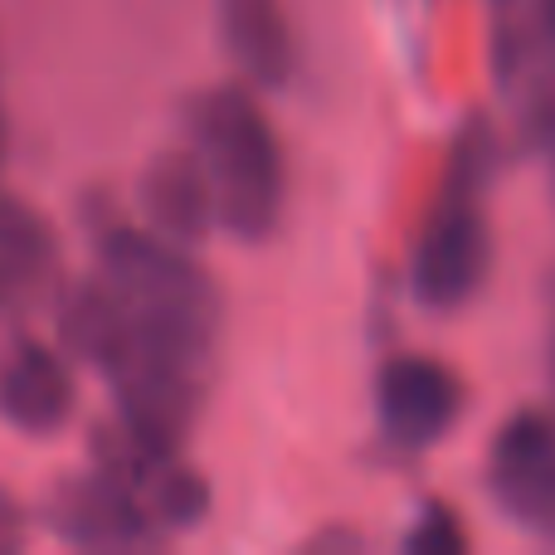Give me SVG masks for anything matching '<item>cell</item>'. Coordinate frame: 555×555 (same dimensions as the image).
<instances>
[{"mask_svg": "<svg viewBox=\"0 0 555 555\" xmlns=\"http://www.w3.org/2000/svg\"><path fill=\"white\" fill-rule=\"evenodd\" d=\"M191 156L210 181L220 230L244 244H263L283 220V142L269 113L244 83H220L191 103Z\"/></svg>", "mask_w": 555, "mask_h": 555, "instance_id": "6da1fadb", "label": "cell"}, {"mask_svg": "<svg viewBox=\"0 0 555 555\" xmlns=\"http://www.w3.org/2000/svg\"><path fill=\"white\" fill-rule=\"evenodd\" d=\"M492 166H498V137H492L488 117H473L453 142L439 201L429 205V220H424L420 244H414V293L424 307L453 312L488 278L492 244L482 195H488Z\"/></svg>", "mask_w": 555, "mask_h": 555, "instance_id": "7a4b0ae2", "label": "cell"}, {"mask_svg": "<svg viewBox=\"0 0 555 555\" xmlns=\"http://www.w3.org/2000/svg\"><path fill=\"white\" fill-rule=\"evenodd\" d=\"M93 254H98V278L113 283L127 302H137L166 332L185 336V341L205 346V351L215 346L220 293L195 263V249L162 240L146 224L103 220L93 224Z\"/></svg>", "mask_w": 555, "mask_h": 555, "instance_id": "3957f363", "label": "cell"}, {"mask_svg": "<svg viewBox=\"0 0 555 555\" xmlns=\"http://www.w3.org/2000/svg\"><path fill=\"white\" fill-rule=\"evenodd\" d=\"M44 527L74 551H156L171 541L137 492L98 468L64 473L44 492Z\"/></svg>", "mask_w": 555, "mask_h": 555, "instance_id": "277c9868", "label": "cell"}, {"mask_svg": "<svg viewBox=\"0 0 555 555\" xmlns=\"http://www.w3.org/2000/svg\"><path fill=\"white\" fill-rule=\"evenodd\" d=\"M488 488L512 521L531 531H555V420L541 410H517L498 429L488 453Z\"/></svg>", "mask_w": 555, "mask_h": 555, "instance_id": "5b68a950", "label": "cell"}, {"mask_svg": "<svg viewBox=\"0 0 555 555\" xmlns=\"http://www.w3.org/2000/svg\"><path fill=\"white\" fill-rule=\"evenodd\" d=\"M375 414L390 443L434 449L463 414V380L439 356H390L375 380Z\"/></svg>", "mask_w": 555, "mask_h": 555, "instance_id": "8992f818", "label": "cell"}, {"mask_svg": "<svg viewBox=\"0 0 555 555\" xmlns=\"http://www.w3.org/2000/svg\"><path fill=\"white\" fill-rule=\"evenodd\" d=\"M78 410V380L68 351L39 341V336H15L0 346V424L49 439L59 434Z\"/></svg>", "mask_w": 555, "mask_h": 555, "instance_id": "52a82bcc", "label": "cell"}, {"mask_svg": "<svg viewBox=\"0 0 555 555\" xmlns=\"http://www.w3.org/2000/svg\"><path fill=\"white\" fill-rule=\"evenodd\" d=\"M137 210H142L146 230H156L171 244H185V249H205V240L220 230L210 181H205L201 162L191 156V146L162 152L146 166L142 191H137Z\"/></svg>", "mask_w": 555, "mask_h": 555, "instance_id": "ba28073f", "label": "cell"}, {"mask_svg": "<svg viewBox=\"0 0 555 555\" xmlns=\"http://www.w3.org/2000/svg\"><path fill=\"white\" fill-rule=\"evenodd\" d=\"M224 59L249 88H283L297 68V35L283 0H220L215 5Z\"/></svg>", "mask_w": 555, "mask_h": 555, "instance_id": "9c48e42d", "label": "cell"}, {"mask_svg": "<svg viewBox=\"0 0 555 555\" xmlns=\"http://www.w3.org/2000/svg\"><path fill=\"white\" fill-rule=\"evenodd\" d=\"M54 269L59 244L44 215L35 205H25L20 195H0V302H5V312H20L25 302H35L54 283Z\"/></svg>", "mask_w": 555, "mask_h": 555, "instance_id": "30bf717a", "label": "cell"}, {"mask_svg": "<svg viewBox=\"0 0 555 555\" xmlns=\"http://www.w3.org/2000/svg\"><path fill=\"white\" fill-rule=\"evenodd\" d=\"M142 507L152 512V521L166 537H181V531L205 527L210 517V482L201 468H191L185 459H176L166 473H156L142 492Z\"/></svg>", "mask_w": 555, "mask_h": 555, "instance_id": "8fae6325", "label": "cell"}, {"mask_svg": "<svg viewBox=\"0 0 555 555\" xmlns=\"http://www.w3.org/2000/svg\"><path fill=\"white\" fill-rule=\"evenodd\" d=\"M404 551L410 555H463L468 551V531H463L453 507L429 502V507L414 517V527L404 531Z\"/></svg>", "mask_w": 555, "mask_h": 555, "instance_id": "7c38bea8", "label": "cell"}, {"mask_svg": "<svg viewBox=\"0 0 555 555\" xmlns=\"http://www.w3.org/2000/svg\"><path fill=\"white\" fill-rule=\"evenodd\" d=\"M29 541V517L5 488H0V555H20Z\"/></svg>", "mask_w": 555, "mask_h": 555, "instance_id": "4fadbf2b", "label": "cell"}, {"mask_svg": "<svg viewBox=\"0 0 555 555\" xmlns=\"http://www.w3.org/2000/svg\"><path fill=\"white\" fill-rule=\"evenodd\" d=\"M365 541L356 537V531H317L312 541H307V551H361Z\"/></svg>", "mask_w": 555, "mask_h": 555, "instance_id": "5bb4252c", "label": "cell"}, {"mask_svg": "<svg viewBox=\"0 0 555 555\" xmlns=\"http://www.w3.org/2000/svg\"><path fill=\"white\" fill-rule=\"evenodd\" d=\"M0 162H5V103H0Z\"/></svg>", "mask_w": 555, "mask_h": 555, "instance_id": "9a60e30c", "label": "cell"}, {"mask_svg": "<svg viewBox=\"0 0 555 555\" xmlns=\"http://www.w3.org/2000/svg\"><path fill=\"white\" fill-rule=\"evenodd\" d=\"M5 317H10V312H5V302H0V322H5Z\"/></svg>", "mask_w": 555, "mask_h": 555, "instance_id": "2e32d148", "label": "cell"}]
</instances>
